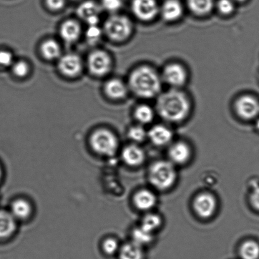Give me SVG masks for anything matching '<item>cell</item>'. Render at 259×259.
Segmentation results:
<instances>
[{"label":"cell","instance_id":"1","mask_svg":"<svg viewBox=\"0 0 259 259\" xmlns=\"http://www.w3.org/2000/svg\"><path fill=\"white\" fill-rule=\"evenodd\" d=\"M155 112L165 121L180 123L187 119L192 111L190 97L182 89L161 92L156 98Z\"/></svg>","mask_w":259,"mask_h":259},{"label":"cell","instance_id":"2","mask_svg":"<svg viewBox=\"0 0 259 259\" xmlns=\"http://www.w3.org/2000/svg\"><path fill=\"white\" fill-rule=\"evenodd\" d=\"M127 84L135 96L149 100L160 95L163 83L157 70L150 65H142L131 72Z\"/></svg>","mask_w":259,"mask_h":259},{"label":"cell","instance_id":"3","mask_svg":"<svg viewBox=\"0 0 259 259\" xmlns=\"http://www.w3.org/2000/svg\"><path fill=\"white\" fill-rule=\"evenodd\" d=\"M148 177L155 188L166 190L174 185L177 178V170L170 161H157L151 166Z\"/></svg>","mask_w":259,"mask_h":259},{"label":"cell","instance_id":"4","mask_svg":"<svg viewBox=\"0 0 259 259\" xmlns=\"http://www.w3.org/2000/svg\"><path fill=\"white\" fill-rule=\"evenodd\" d=\"M104 31L112 41H124L132 36L133 24L129 17L123 15L115 14L105 22Z\"/></svg>","mask_w":259,"mask_h":259},{"label":"cell","instance_id":"5","mask_svg":"<svg viewBox=\"0 0 259 259\" xmlns=\"http://www.w3.org/2000/svg\"><path fill=\"white\" fill-rule=\"evenodd\" d=\"M160 75L163 84L172 89H182L188 80L187 68L178 62L168 63L163 67Z\"/></svg>","mask_w":259,"mask_h":259},{"label":"cell","instance_id":"6","mask_svg":"<svg viewBox=\"0 0 259 259\" xmlns=\"http://www.w3.org/2000/svg\"><path fill=\"white\" fill-rule=\"evenodd\" d=\"M90 143L93 149L100 155L111 156L118 148L117 138L110 131L99 130L92 135Z\"/></svg>","mask_w":259,"mask_h":259},{"label":"cell","instance_id":"7","mask_svg":"<svg viewBox=\"0 0 259 259\" xmlns=\"http://www.w3.org/2000/svg\"><path fill=\"white\" fill-rule=\"evenodd\" d=\"M160 6L158 0H132L131 8L138 21L150 22L159 16Z\"/></svg>","mask_w":259,"mask_h":259},{"label":"cell","instance_id":"8","mask_svg":"<svg viewBox=\"0 0 259 259\" xmlns=\"http://www.w3.org/2000/svg\"><path fill=\"white\" fill-rule=\"evenodd\" d=\"M234 109L236 114L241 119H256L259 116V100L253 95H241L235 100Z\"/></svg>","mask_w":259,"mask_h":259},{"label":"cell","instance_id":"9","mask_svg":"<svg viewBox=\"0 0 259 259\" xmlns=\"http://www.w3.org/2000/svg\"><path fill=\"white\" fill-rule=\"evenodd\" d=\"M88 65L93 74L97 76H103L111 70V58L106 52L102 50H96L89 55Z\"/></svg>","mask_w":259,"mask_h":259},{"label":"cell","instance_id":"10","mask_svg":"<svg viewBox=\"0 0 259 259\" xmlns=\"http://www.w3.org/2000/svg\"><path fill=\"white\" fill-rule=\"evenodd\" d=\"M217 200L214 196L208 193H202L196 197L193 207L201 218L208 219L214 214L217 209Z\"/></svg>","mask_w":259,"mask_h":259},{"label":"cell","instance_id":"11","mask_svg":"<svg viewBox=\"0 0 259 259\" xmlns=\"http://www.w3.org/2000/svg\"><path fill=\"white\" fill-rule=\"evenodd\" d=\"M184 12V6L180 0H165L160 6L159 16L168 23L179 21Z\"/></svg>","mask_w":259,"mask_h":259},{"label":"cell","instance_id":"12","mask_svg":"<svg viewBox=\"0 0 259 259\" xmlns=\"http://www.w3.org/2000/svg\"><path fill=\"white\" fill-rule=\"evenodd\" d=\"M59 69L63 74L68 77H75L81 72V59L75 54H67L59 58Z\"/></svg>","mask_w":259,"mask_h":259},{"label":"cell","instance_id":"13","mask_svg":"<svg viewBox=\"0 0 259 259\" xmlns=\"http://www.w3.org/2000/svg\"><path fill=\"white\" fill-rule=\"evenodd\" d=\"M168 155L170 162L173 164L183 165L189 161L192 150L187 143L179 142L171 145Z\"/></svg>","mask_w":259,"mask_h":259},{"label":"cell","instance_id":"14","mask_svg":"<svg viewBox=\"0 0 259 259\" xmlns=\"http://www.w3.org/2000/svg\"><path fill=\"white\" fill-rule=\"evenodd\" d=\"M148 138L155 145L162 147L172 142L173 133L166 125L157 124L153 125L148 131Z\"/></svg>","mask_w":259,"mask_h":259},{"label":"cell","instance_id":"15","mask_svg":"<svg viewBox=\"0 0 259 259\" xmlns=\"http://www.w3.org/2000/svg\"><path fill=\"white\" fill-rule=\"evenodd\" d=\"M122 158L128 165L137 167L144 162L145 153L139 146L135 144L130 145L123 149Z\"/></svg>","mask_w":259,"mask_h":259},{"label":"cell","instance_id":"16","mask_svg":"<svg viewBox=\"0 0 259 259\" xmlns=\"http://www.w3.org/2000/svg\"><path fill=\"white\" fill-rule=\"evenodd\" d=\"M187 7L195 16L203 17L208 16L215 9V0H187Z\"/></svg>","mask_w":259,"mask_h":259},{"label":"cell","instance_id":"17","mask_svg":"<svg viewBox=\"0 0 259 259\" xmlns=\"http://www.w3.org/2000/svg\"><path fill=\"white\" fill-rule=\"evenodd\" d=\"M105 90L108 96L114 100L124 99L130 91L127 84L118 79L109 80L105 85Z\"/></svg>","mask_w":259,"mask_h":259},{"label":"cell","instance_id":"18","mask_svg":"<svg viewBox=\"0 0 259 259\" xmlns=\"http://www.w3.org/2000/svg\"><path fill=\"white\" fill-rule=\"evenodd\" d=\"M134 203L138 209L147 211L152 209L157 203V197L150 190H142L136 193Z\"/></svg>","mask_w":259,"mask_h":259},{"label":"cell","instance_id":"19","mask_svg":"<svg viewBox=\"0 0 259 259\" xmlns=\"http://www.w3.org/2000/svg\"><path fill=\"white\" fill-rule=\"evenodd\" d=\"M81 29L80 25L73 20L65 21L60 28V36L65 42H73L76 41L80 37Z\"/></svg>","mask_w":259,"mask_h":259},{"label":"cell","instance_id":"20","mask_svg":"<svg viewBox=\"0 0 259 259\" xmlns=\"http://www.w3.org/2000/svg\"><path fill=\"white\" fill-rule=\"evenodd\" d=\"M16 220L11 212L0 210V238L11 236L16 230Z\"/></svg>","mask_w":259,"mask_h":259},{"label":"cell","instance_id":"21","mask_svg":"<svg viewBox=\"0 0 259 259\" xmlns=\"http://www.w3.org/2000/svg\"><path fill=\"white\" fill-rule=\"evenodd\" d=\"M155 113V110L149 105L142 104L136 107L134 115L138 123L143 125L150 124L153 121Z\"/></svg>","mask_w":259,"mask_h":259},{"label":"cell","instance_id":"22","mask_svg":"<svg viewBox=\"0 0 259 259\" xmlns=\"http://www.w3.org/2000/svg\"><path fill=\"white\" fill-rule=\"evenodd\" d=\"M143 247L135 242L125 243L119 250L120 259H143Z\"/></svg>","mask_w":259,"mask_h":259},{"label":"cell","instance_id":"23","mask_svg":"<svg viewBox=\"0 0 259 259\" xmlns=\"http://www.w3.org/2000/svg\"><path fill=\"white\" fill-rule=\"evenodd\" d=\"M32 208L28 202L24 199L15 200L11 206L12 215L16 220H25L29 217Z\"/></svg>","mask_w":259,"mask_h":259},{"label":"cell","instance_id":"24","mask_svg":"<svg viewBox=\"0 0 259 259\" xmlns=\"http://www.w3.org/2000/svg\"><path fill=\"white\" fill-rule=\"evenodd\" d=\"M100 12V7L99 5L90 0L80 4L77 11L78 16L85 21L91 17L99 16Z\"/></svg>","mask_w":259,"mask_h":259},{"label":"cell","instance_id":"25","mask_svg":"<svg viewBox=\"0 0 259 259\" xmlns=\"http://www.w3.org/2000/svg\"><path fill=\"white\" fill-rule=\"evenodd\" d=\"M41 52L47 60H55L61 57V48L55 40L49 39L45 41L41 45Z\"/></svg>","mask_w":259,"mask_h":259},{"label":"cell","instance_id":"26","mask_svg":"<svg viewBox=\"0 0 259 259\" xmlns=\"http://www.w3.org/2000/svg\"><path fill=\"white\" fill-rule=\"evenodd\" d=\"M240 255L242 259H258L259 244L253 240L245 241L240 246Z\"/></svg>","mask_w":259,"mask_h":259},{"label":"cell","instance_id":"27","mask_svg":"<svg viewBox=\"0 0 259 259\" xmlns=\"http://www.w3.org/2000/svg\"><path fill=\"white\" fill-rule=\"evenodd\" d=\"M162 224V220L160 215L156 213H148L143 218L140 227L153 234L155 231L160 228Z\"/></svg>","mask_w":259,"mask_h":259},{"label":"cell","instance_id":"28","mask_svg":"<svg viewBox=\"0 0 259 259\" xmlns=\"http://www.w3.org/2000/svg\"><path fill=\"white\" fill-rule=\"evenodd\" d=\"M133 241L141 246H144L152 242L153 234L143 230L142 227L135 229L132 234Z\"/></svg>","mask_w":259,"mask_h":259},{"label":"cell","instance_id":"29","mask_svg":"<svg viewBox=\"0 0 259 259\" xmlns=\"http://www.w3.org/2000/svg\"><path fill=\"white\" fill-rule=\"evenodd\" d=\"M235 2L233 0H218L215 8L223 16H230L236 10Z\"/></svg>","mask_w":259,"mask_h":259},{"label":"cell","instance_id":"30","mask_svg":"<svg viewBox=\"0 0 259 259\" xmlns=\"http://www.w3.org/2000/svg\"><path fill=\"white\" fill-rule=\"evenodd\" d=\"M127 135L130 139L135 143H142L148 138V132L141 124L133 125L128 131Z\"/></svg>","mask_w":259,"mask_h":259},{"label":"cell","instance_id":"31","mask_svg":"<svg viewBox=\"0 0 259 259\" xmlns=\"http://www.w3.org/2000/svg\"><path fill=\"white\" fill-rule=\"evenodd\" d=\"M12 67L14 74L17 77H25L29 72V65L27 64V62L22 61V60L14 62Z\"/></svg>","mask_w":259,"mask_h":259},{"label":"cell","instance_id":"32","mask_svg":"<svg viewBox=\"0 0 259 259\" xmlns=\"http://www.w3.org/2000/svg\"><path fill=\"white\" fill-rule=\"evenodd\" d=\"M122 6V0H102L103 8L111 13H116L121 9Z\"/></svg>","mask_w":259,"mask_h":259},{"label":"cell","instance_id":"33","mask_svg":"<svg viewBox=\"0 0 259 259\" xmlns=\"http://www.w3.org/2000/svg\"><path fill=\"white\" fill-rule=\"evenodd\" d=\"M102 31L100 27L97 26H89L85 33L87 38L91 44H95L99 41L102 37Z\"/></svg>","mask_w":259,"mask_h":259},{"label":"cell","instance_id":"34","mask_svg":"<svg viewBox=\"0 0 259 259\" xmlns=\"http://www.w3.org/2000/svg\"><path fill=\"white\" fill-rule=\"evenodd\" d=\"M103 248H104L105 253L109 254V255H112L119 250V243L115 239L109 238L105 240L104 244H103Z\"/></svg>","mask_w":259,"mask_h":259},{"label":"cell","instance_id":"35","mask_svg":"<svg viewBox=\"0 0 259 259\" xmlns=\"http://www.w3.org/2000/svg\"><path fill=\"white\" fill-rule=\"evenodd\" d=\"M14 63V55L11 52L6 51V50L0 51V66H12Z\"/></svg>","mask_w":259,"mask_h":259},{"label":"cell","instance_id":"36","mask_svg":"<svg viewBox=\"0 0 259 259\" xmlns=\"http://www.w3.org/2000/svg\"><path fill=\"white\" fill-rule=\"evenodd\" d=\"M250 201L253 208L259 211V186L253 188L250 194Z\"/></svg>","mask_w":259,"mask_h":259},{"label":"cell","instance_id":"37","mask_svg":"<svg viewBox=\"0 0 259 259\" xmlns=\"http://www.w3.org/2000/svg\"><path fill=\"white\" fill-rule=\"evenodd\" d=\"M48 7L52 11H59L64 8L65 0H46Z\"/></svg>","mask_w":259,"mask_h":259},{"label":"cell","instance_id":"38","mask_svg":"<svg viewBox=\"0 0 259 259\" xmlns=\"http://www.w3.org/2000/svg\"><path fill=\"white\" fill-rule=\"evenodd\" d=\"M255 127L256 130L258 131L259 132V116L256 119Z\"/></svg>","mask_w":259,"mask_h":259},{"label":"cell","instance_id":"39","mask_svg":"<svg viewBox=\"0 0 259 259\" xmlns=\"http://www.w3.org/2000/svg\"><path fill=\"white\" fill-rule=\"evenodd\" d=\"M233 1L235 2V3L243 4L247 2L248 0H233Z\"/></svg>","mask_w":259,"mask_h":259},{"label":"cell","instance_id":"40","mask_svg":"<svg viewBox=\"0 0 259 259\" xmlns=\"http://www.w3.org/2000/svg\"><path fill=\"white\" fill-rule=\"evenodd\" d=\"M2 175V169H1V167H0V180H1Z\"/></svg>","mask_w":259,"mask_h":259}]
</instances>
